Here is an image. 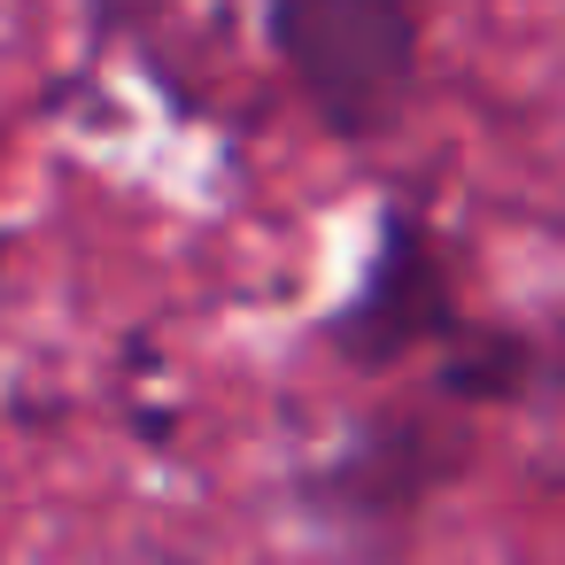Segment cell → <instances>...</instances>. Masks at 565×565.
<instances>
[{
	"label": "cell",
	"instance_id": "obj_3",
	"mask_svg": "<svg viewBox=\"0 0 565 565\" xmlns=\"http://www.w3.org/2000/svg\"><path fill=\"white\" fill-rule=\"evenodd\" d=\"M472 457V434L457 418H434V411H395V418H364L310 480V511L364 534V542H387L403 534Z\"/></svg>",
	"mask_w": 565,
	"mask_h": 565
},
{
	"label": "cell",
	"instance_id": "obj_1",
	"mask_svg": "<svg viewBox=\"0 0 565 565\" xmlns=\"http://www.w3.org/2000/svg\"><path fill=\"white\" fill-rule=\"evenodd\" d=\"M264 40L295 78L302 109L318 117V132L341 148H372L395 132L418 86L426 17L395 9V0H271Z\"/></svg>",
	"mask_w": 565,
	"mask_h": 565
},
{
	"label": "cell",
	"instance_id": "obj_4",
	"mask_svg": "<svg viewBox=\"0 0 565 565\" xmlns=\"http://www.w3.org/2000/svg\"><path fill=\"white\" fill-rule=\"evenodd\" d=\"M542 349H534V333H519V326H495V318H465L457 326V341L434 356V387H441V403L449 411H488V403H519V395H534L542 387Z\"/></svg>",
	"mask_w": 565,
	"mask_h": 565
},
{
	"label": "cell",
	"instance_id": "obj_2",
	"mask_svg": "<svg viewBox=\"0 0 565 565\" xmlns=\"http://www.w3.org/2000/svg\"><path fill=\"white\" fill-rule=\"evenodd\" d=\"M465 318L472 310L457 287V248L418 202H387L356 287L326 310V349L349 372H395L403 356H441Z\"/></svg>",
	"mask_w": 565,
	"mask_h": 565
}]
</instances>
